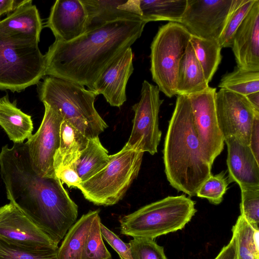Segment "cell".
<instances>
[{
  "instance_id": "cell-8",
  "label": "cell",
  "mask_w": 259,
  "mask_h": 259,
  "mask_svg": "<svg viewBox=\"0 0 259 259\" xmlns=\"http://www.w3.org/2000/svg\"><path fill=\"white\" fill-rule=\"evenodd\" d=\"M191 34L182 24L168 22L161 26L150 49V71L160 91L168 98L177 95L179 65Z\"/></svg>"
},
{
  "instance_id": "cell-11",
  "label": "cell",
  "mask_w": 259,
  "mask_h": 259,
  "mask_svg": "<svg viewBox=\"0 0 259 259\" xmlns=\"http://www.w3.org/2000/svg\"><path fill=\"white\" fill-rule=\"evenodd\" d=\"M216 88L187 96L191 106L195 129L203 154L211 165L224 147L215 110Z\"/></svg>"
},
{
  "instance_id": "cell-22",
  "label": "cell",
  "mask_w": 259,
  "mask_h": 259,
  "mask_svg": "<svg viewBox=\"0 0 259 259\" xmlns=\"http://www.w3.org/2000/svg\"><path fill=\"white\" fill-rule=\"evenodd\" d=\"M89 139L68 121L63 120L60 130V143L54 157V169L74 165Z\"/></svg>"
},
{
  "instance_id": "cell-3",
  "label": "cell",
  "mask_w": 259,
  "mask_h": 259,
  "mask_svg": "<svg viewBox=\"0 0 259 259\" xmlns=\"http://www.w3.org/2000/svg\"><path fill=\"white\" fill-rule=\"evenodd\" d=\"M164 171L170 185L189 196H196L211 175L195 129L189 99L177 95L163 150Z\"/></svg>"
},
{
  "instance_id": "cell-29",
  "label": "cell",
  "mask_w": 259,
  "mask_h": 259,
  "mask_svg": "<svg viewBox=\"0 0 259 259\" xmlns=\"http://www.w3.org/2000/svg\"><path fill=\"white\" fill-rule=\"evenodd\" d=\"M218 87L243 96L259 92V71H252L235 67L225 74Z\"/></svg>"
},
{
  "instance_id": "cell-37",
  "label": "cell",
  "mask_w": 259,
  "mask_h": 259,
  "mask_svg": "<svg viewBox=\"0 0 259 259\" xmlns=\"http://www.w3.org/2000/svg\"><path fill=\"white\" fill-rule=\"evenodd\" d=\"M56 177L68 187H77L82 182L73 165L61 166L54 169Z\"/></svg>"
},
{
  "instance_id": "cell-20",
  "label": "cell",
  "mask_w": 259,
  "mask_h": 259,
  "mask_svg": "<svg viewBox=\"0 0 259 259\" xmlns=\"http://www.w3.org/2000/svg\"><path fill=\"white\" fill-rule=\"evenodd\" d=\"M208 87V82L189 42L178 67L177 95L189 96L202 92Z\"/></svg>"
},
{
  "instance_id": "cell-38",
  "label": "cell",
  "mask_w": 259,
  "mask_h": 259,
  "mask_svg": "<svg viewBox=\"0 0 259 259\" xmlns=\"http://www.w3.org/2000/svg\"><path fill=\"white\" fill-rule=\"evenodd\" d=\"M248 146L259 163V114L255 116L252 122Z\"/></svg>"
},
{
  "instance_id": "cell-41",
  "label": "cell",
  "mask_w": 259,
  "mask_h": 259,
  "mask_svg": "<svg viewBox=\"0 0 259 259\" xmlns=\"http://www.w3.org/2000/svg\"><path fill=\"white\" fill-rule=\"evenodd\" d=\"M245 97L252 106L259 111V92L251 93Z\"/></svg>"
},
{
  "instance_id": "cell-15",
  "label": "cell",
  "mask_w": 259,
  "mask_h": 259,
  "mask_svg": "<svg viewBox=\"0 0 259 259\" xmlns=\"http://www.w3.org/2000/svg\"><path fill=\"white\" fill-rule=\"evenodd\" d=\"M133 59L130 47L107 66L93 84L92 90L103 95L112 106L120 107L126 100V86L134 71Z\"/></svg>"
},
{
  "instance_id": "cell-28",
  "label": "cell",
  "mask_w": 259,
  "mask_h": 259,
  "mask_svg": "<svg viewBox=\"0 0 259 259\" xmlns=\"http://www.w3.org/2000/svg\"><path fill=\"white\" fill-rule=\"evenodd\" d=\"M238 259H259V230L240 215L232 228Z\"/></svg>"
},
{
  "instance_id": "cell-36",
  "label": "cell",
  "mask_w": 259,
  "mask_h": 259,
  "mask_svg": "<svg viewBox=\"0 0 259 259\" xmlns=\"http://www.w3.org/2000/svg\"><path fill=\"white\" fill-rule=\"evenodd\" d=\"M101 233L104 239L118 253L120 259H132L130 246L122 241L115 233L110 230L102 223H100Z\"/></svg>"
},
{
  "instance_id": "cell-17",
  "label": "cell",
  "mask_w": 259,
  "mask_h": 259,
  "mask_svg": "<svg viewBox=\"0 0 259 259\" xmlns=\"http://www.w3.org/2000/svg\"><path fill=\"white\" fill-rule=\"evenodd\" d=\"M231 48L238 67L259 71V0L236 30Z\"/></svg>"
},
{
  "instance_id": "cell-25",
  "label": "cell",
  "mask_w": 259,
  "mask_h": 259,
  "mask_svg": "<svg viewBox=\"0 0 259 259\" xmlns=\"http://www.w3.org/2000/svg\"><path fill=\"white\" fill-rule=\"evenodd\" d=\"M110 155L101 144L99 137L90 138L74 164L82 182L95 175L108 163Z\"/></svg>"
},
{
  "instance_id": "cell-18",
  "label": "cell",
  "mask_w": 259,
  "mask_h": 259,
  "mask_svg": "<svg viewBox=\"0 0 259 259\" xmlns=\"http://www.w3.org/2000/svg\"><path fill=\"white\" fill-rule=\"evenodd\" d=\"M81 1L87 13L85 33L116 20L145 21L140 8V0Z\"/></svg>"
},
{
  "instance_id": "cell-1",
  "label": "cell",
  "mask_w": 259,
  "mask_h": 259,
  "mask_svg": "<svg viewBox=\"0 0 259 259\" xmlns=\"http://www.w3.org/2000/svg\"><path fill=\"white\" fill-rule=\"evenodd\" d=\"M0 170L7 198L58 245L78 216V206L61 181L35 172L25 143L2 147Z\"/></svg>"
},
{
  "instance_id": "cell-33",
  "label": "cell",
  "mask_w": 259,
  "mask_h": 259,
  "mask_svg": "<svg viewBox=\"0 0 259 259\" xmlns=\"http://www.w3.org/2000/svg\"><path fill=\"white\" fill-rule=\"evenodd\" d=\"M241 215L254 229L259 230V186L240 188Z\"/></svg>"
},
{
  "instance_id": "cell-6",
  "label": "cell",
  "mask_w": 259,
  "mask_h": 259,
  "mask_svg": "<svg viewBox=\"0 0 259 259\" xmlns=\"http://www.w3.org/2000/svg\"><path fill=\"white\" fill-rule=\"evenodd\" d=\"M195 205L185 195L167 196L122 217L119 220L120 233L153 239L181 230L195 215Z\"/></svg>"
},
{
  "instance_id": "cell-10",
  "label": "cell",
  "mask_w": 259,
  "mask_h": 259,
  "mask_svg": "<svg viewBox=\"0 0 259 259\" xmlns=\"http://www.w3.org/2000/svg\"><path fill=\"white\" fill-rule=\"evenodd\" d=\"M44 105L45 109L41 123L25 144L35 172L41 177L53 178L56 177L54 157L59 146L60 126L64 119L50 105Z\"/></svg>"
},
{
  "instance_id": "cell-4",
  "label": "cell",
  "mask_w": 259,
  "mask_h": 259,
  "mask_svg": "<svg viewBox=\"0 0 259 259\" xmlns=\"http://www.w3.org/2000/svg\"><path fill=\"white\" fill-rule=\"evenodd\" d=\"M40 101L57 111L64 120L89 139L103 132L107 123L97 111L94 91L59 77H46L38 88Z\"/></svg>"
},
{
  "instance_id": "cell-23",
  "label": "cell",
  "mask_w": 259,
  "mask_h": 259,
  "mask_svg": "<svg viewBox=\"0 0 259 259\" xmlns=\"http://www.w3.org/2000/svg\"><path fill=\"white\" fill-rule=\"evenodd\" d=\"M32 1L15 10L0 21V29L21 33L39 40L42 28V21L37 9Z\"/></svg>"
},
{
  "instance_id": "cell-31",
  "label": "cell",
  "mask_w": 259,
  "mask_h": 259,
  "mask_svg": "<svg viewBox=\"0 0 259 259\" xmlns=\"http://www.w3.org/2000/svg\"><path fill=\"white\" fill-rule=\"evenodd\" d=\"M99 214L94 218L84 241L80 259H112L101 233Z\"/></svg>"
},
{
  "instance_id": "cell-34",
  "label": "cell",
  "mask_w": 259,
  "mask_h": 259,
  "mask_svg": "<svg viewBox=\"0 0 259 259\" xmlns=\"http://www.w3.org/2000/svg\"><path fill=\"white\" fill-rule=\"evenodd\" d=\"M229 182L224 171L214 176L211 175L201 185L196 196L207 199L213 204H219L222 201Z\"/></svg>"
},
{
  "instance_id": "cell-21",
  "label": "cell",
  "mask_w": 259,
  "mask_h": 259,
  "mask_svg": "<svg viewBox=\"0 0 259 259\" xmlns=\"http://www.w3.org/2000/svg\"><path fill=\"white\" fill-rule=\"evenodd\" d=\"M0 125L14 144L23 143L32 135L33 122L31 116L11 103L8 95L0 98Z\"/></svg>"
},
{
  "instance_id": "cell-12",
  "label": "cell",
  "mask_w": 259,
  "mask_h": 259,
  "mask_svg": "<svg viewBox=\"0 0 259 259\" xmlns=\"http://www.w3.org/2000/svg\"><path fill=\"white\" fill-rule=\"evenodd\" d=\"M215 110L224 139L234 137L248 145L252 122L259 111L244 96L223 89L216 92Z\"/></svg>"
},
{
  "instance_id": "cell-16",
  "label": "cell",
  "mask_w": 259,
  "mask_h": 259,
  "mask_svg": "<svg viewBox=\"0 0 259 259\" xmlns=\"http://www.w3.org/2000/svg\"><path fill=\"white\" fill-rule=\"evenodd\" d=\"M87 13L81 0H57L51 8L46 26L56 39L69 42L85 33Z\"/></svg>"
},
{
  "instance_id": "cell-14",
  "label": "cell",
  "mask_w": 259,
  "mask_h": 259,
  "mask_svg": "<svg viewBox=\"0 0 259 259\" xmlns=\"http://www.w3.org/2000/svg\"><path fill=\"white\" fill-rule=\"evenodd\" d=\"M0 238L31 248L52 250L59 248L12 202L0 207Z\"/></svg>"
},
{
  "instance_id": "cell-5",
  "label": "cell",
  "mask_w": 259,
  "mask_h": 259,
  "mask_svg": "<svg viewBox=\"0 0 259 259\" xmlns=\"http://www.w3.org/2000/svg\"><path fill=\"white\" fill-rule=\"evenodd\" d=\"M39 40L0 29V90L19 92L46 75Z\"/></svg>"
},
{
  "instance_id": "cell-30",
  "label": "cell",
  "mask_w": 259,
  "mask_h": 259,
  "mask_svg": "<svg viewBox=\"0 0 259 259\" xmlns=\"http://www.w3.org/2000/svg\"><path fill=\"white\" fill-rule=\"evenodd\" d=\"M255 0H235L223 30L218 39L222 48H232L238 28L248 13Z\"/></svg>"
},
{
  "instance_id": "cell-7",
  "label": "cell",
  "mask_w": 259,
  "mask_h": 259,
  "mask_svg": "<svg viewBox=\"0 0 259 259\" xmlns=\"http://www.w3.org/2000/svg\"><path fill=\"white\" fill-rule=\"evenodd\" d=\"M144 152L124 146L110 155L108 164L77 187L84 197L95 205L111 206L124 197L138 176Z\"/></svg>"
},
{
  "instance_id": "cell-35",
  "label": "cell",
  "mask_w": 259,
  "mask_h": 259,
  "mask_svg": "<svg viewBox=\"0 0 259 259\" xmlns=\"http://www.w3.org/2000/svg\"><path fill=\"white\" fill-rule=\"evenodd\" d=\"M128 244L132 259H167L163 247L152 239L133 238Z\"/></svg>"
},
{
  "instance_id": "cell-2",
  "label": "cell",
  "mask_w": 259,
  "mask_h": 259,
  "mask_svg": "<svg viewBox=\"0 0 259 259\" xmlns=\"http://www.w3.org/2000/svg\"><path fill=\"white\" fill-rule=\"evenodd\" d=\"M147 22H108L69 42L55 40L45 55L46 75L68 80L92 90L107 66L141 35Z\"/></svg>"
},
{
  "instance_id": "cell-27",
  "label": "cell",
  "mask_w": 259,
  "mask_h": 259,
  "mask_svg": "<svg viewBox=\"0 0 259 259\" xmlns=\"http://www.w3.org/2000/svg\"><path fill=\"white\" fill-rule=\"evenodd\" d=\"M189 42L209 83L222 60V48L217 40L206 39L193 35H191Z\"/></svg>"
},
{
  "instance_id": "cell-13",
  "label": "cell",
  "mask_w": 259,
  "mask_h": 259,
  "mask_svg": "<svg viewBox=\"0 0 259 259\" xmlns=\"http://www.w3.org/2000/svg\"><path fill=\"white\" fill-rule=\"evenodd\" d=\"M235 0H187L181 23L191 35L218 41Z\"/></svg>"
},
{
  "instance_id": "cell-26",
  "label": "cell",
  "mask_w": 259,
  "mask_h": 259,
  "mask_svg": "<svg viewBox=\"0 0 259 259\" xmlns=\"http://www.w3.org/2000/svg\"><path fill=\"white\" fill-rule=\"evenodd\" d=\"M187 0H140V8L144 20L168 21L181 23Z\"/></svg>"
},
{
  "instance_id": "cell-40",
  "label": "cell",
  "mask_w": 259,
  "mask_h": 259,
  "mask_svg": "<svg viewBox=\"0 0 259 259\" xmlns=\"http://www.w3.org/2000/svg\"><path fill=\"white\" fill-rule=\"evenodd\" d=\"M21 6L20 0L0 1V17L4 14L14 11Z\"/></svg>"
},
{
  "instance_id": "cell-19",
  "label": "cell",
  "mask_w": 259,
  "mask_h": 259,
  "mask_svg": "<svg viewBox=\"0 0 259 259\" xmlns=\"http://www.w3.org/2000/svg\"><path fill=\"white\" fill-rule=\"evenodd\" d=\"M224 141L228 149L229 183L236 182L240 188L259 186V163L248 145L234 137Z\"/></svg>"
},
{
  "instance_id": "cell-39",
  "label": "cell",
  "mask_w": 259,
  "mask_h": 259,
  "mask_svg": "<svg viewBox=\"0 0 259 259\" xmlns=\"http://www.w3.org/2000/svg\"><path fill=\"white\" fill-rule=\"evenodd\" d=\"M214 259H238L235 239L234 236L232 235L229 244L222 248Z\"/></svg>"
},
{
  "instance_id": "cell-24",
  "label": "cell",
  "mask_w": 259,
  "mask_h": 259,
  "mask_svg": "<svg viewBox=\"0 0 259 259\" xmlns=\"http://www.w3.org/2000/svg\"><path fill=\"white\" fill-rule=\"evenodd\" d=\"M100 210L83 214L69 229L57 250V259H80L84 241Z\"/></svg>"
},
{
  "instance_id": "cell-9",
  "label": "cell",
  "mask_w": 259,
  "mask_h": 259,
  "mask_svg": "<svg viewBox=\"0 0 259 259\" xmlns=\"http://www.w3.org/2000/svg\"><path fill=\"white\" fill-rule=\"evenodd\" d=\"M160 91L145 80L142 85L140 101L132 106L134 111L133 125L130 138L124 147L127 149L154 155L161 137L159 128V112L164 100Z\"/></svg>"
},
{
  "instance_id": "cell-32",
  "label": "cell",
  "mask_w": 259,
  "mask_h": 259,
  "mask_svg": "<svg viewBox=\"0 0 259 259\" xmlns=\"http://www.w3.org/2000/svg\"><path fill=\"white\" fill-rule=\"evenodd\" d=\"M57 250L17 245L0 238V259H57Z\"/></svg>"
}]
</instances>
